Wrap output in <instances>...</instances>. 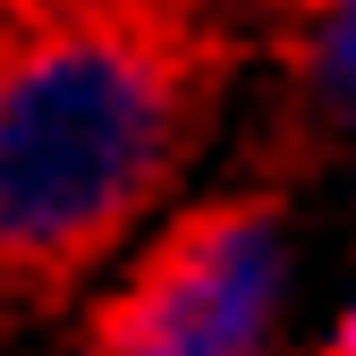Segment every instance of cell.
<instances>
[{"label": "cell", "mask_w": 356, "mask_h": 356, "mask_svg": "<svg viewBox=\"0 0 356 356\" xmlns=\"http://www.w3.org/2000/svg\"><path fill=\"white\" fill-rule=\"evenodd\" d=\"M272 280H280V238L272 204H204L136 263L85 356H254L272 323Z\"/></svg>", "instance_id": "7a4b0ae2"}, {"label": "cell", "mask_w": 356, "mask_h": 356, "mask_svg": "<svg viewBox=\"0 0 356 356\" xmlns=\"http://www.w3.org/2000/svg\"><path fill=\"white\" fill-rule=\"evenodd\" d=\"M212 42L178 0H9L0 238L9 297L60 305L178 170Z\"/></svg>", "instance_id": "6da1fadb"}, {"label": "cell", "mask_w": 356, "mask_h": 356, "mask_svg": "<svg viewBox=\"0 0 356 356\" xmlns=\"http://www.w3.org/2000/svg\"><path fill=\"white\" fill-rule=\"evenodd\" d=\"M331 356H356V305H348V323H339V339H331Z\"/></svg>", "instance_id": "277c9868"}, {"label": "cell", "mask_w": 356, "mask_h": 356, "mask_svg": "<svg viewBox=\"0 0 356 356\" xmlns=\"http://www.w3.org/2000/svg\"><path fill=\"white\" fill-rule=\"evenodd\" d=\"M323 76H331L339 102H356V0H339L331 26H323Z\"/></svg>", "instance_id": "3957f363"}]
</instances>
